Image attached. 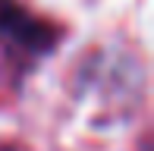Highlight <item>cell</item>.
Returning <instances> with one entry per match:
<instances>
[{
	"mask_svg": "<svg viewBox=\"0 0 154 151\" xmlns=\"http://www.w3.org/2000/svg\"><path fill=\"white\" fill-rule=\"evenodd\" d=\"M0 38L16 51H44L54 41V32L44 22L32 19L29 13L16 10V6H3L0 10Z\"/></svg>",
	"mask_w": 154,
	"mask_h": 151,
	"instance_id": "1",
	"label": "cell"
},
{
	"mask_svg": "<svg viewBox=\"0 0 154 151\" xmlns=\"http://www.w3.org/2000/svg\"><path fill=\"white\" fill-rule=\"evenodd\" d=\"M0 151H22V148H16V145H3Z\"/></svg>",
	"mask_w": 154,
	"mask_h": 151,
	"instance_id": "2",
	"label": "cell"
}]
</instances>
